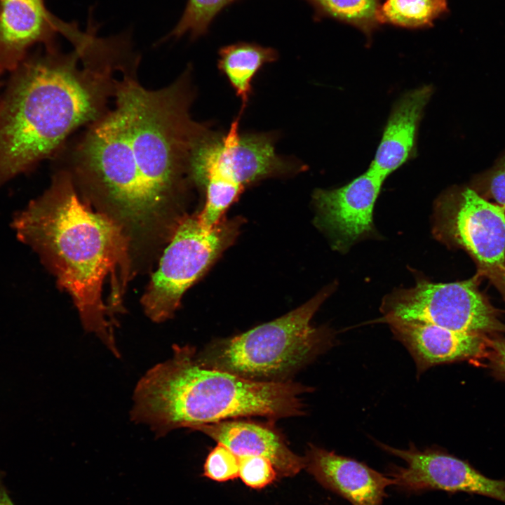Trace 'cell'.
<instances>
[{
    "label": "cell",
    "instance_id": "277c9868",
    "mask_svg": "<svg viewBox=\"0 0 505 505\" xmlns=\"http://www.w3.org/2000/svg\"><path fill=\"white\" fill-rule=\"evenodd\" d=\"M310 389L292 381H256L210 368L198 361L194 347L175 344L172 356L137 382L130 414L161 438L229 419L302 415V395Z\"/></svg>",
    "mask_w": 505,
    "mask_h": 505
},
{
    "label": "cell",
    "instance_id": "3957f363",
    "mask_svg": "<svg viewBox=\"0 0 505 505\" xmlns=\"http://www.w3.org/2000/svg\"><path fill=\"white\" fill-rule=\"evenodd\" d=\"M13 227L70 295L85 330L119 357L112 314L123 312L134 277L121 230L81 198L62 168L42 195L15 215Z\"/></svg>",
    "mask_w": 505,
    "mask_h": 505
},
{
    "label": "cell",
    "instance_id": "7c38bea8",
    "mask_svg": "<svg viewBox=\"0 0 505 505\" xmlns=\"http://www.w3.org/2000/svg\"><path fill=\"white\" fill-rule=\"evenodd\" d=\"M78 29L53 16L44 0H0V67L13 71L32 45L55 47L57 33L69 40Z\"/></svg>",
    "mask_w": 505,
    "mask_h": 505
},
{
    "label": "cell",
    "instance_id": "d6986e66",
    "mask_svg": "<svg viewBox=\"0 0 505 505\" xmlns=\"http://www.w3.org/2000/svg\"><path fill=\"white\" fill-rule=\"evenodd\" d=\"M315 18H330L361 31L369 40L379 27L377 12L382 0H305Z\"/></svg>",
    "mask_w": 505,
    "mask_h": 505
},
{
    "label": "cell",
    "instance_id": "603a6c76",
    "mask_svg": "<svg viewBox=\"0 0 505 505\" xmlns=\"http://www.w3.org/2000/svg\"><path fill=\"white\" fill-rule=\"evenodd\" d=\"M479 194L492 198L505 209V154L499 162L478 180Z\"/></svg>",
    "mask_w": 505,
    "mask_h": 505
},
{
    "label": "cell",
    "instance_id": "e0dca14e",
    "mask_svg": "<svg viewBox=\"0 0 505 505\" xmlns=\"http://www.w3.org/2000/svg\"><path fill=\"white\" fill-rule=\"evenodd\" d=\"M278 52L271 48L250 42H238L222 47L217 67L241 99L243 112L252 94V81L266 64L276 61Z\"/></svg>",
    "mask_w": 505,
    "mask_h": 505
},
{
    "label": "cell",
    "instance_id": "ffe728a7",
    "mask_svg": "<svg viewBox=\"0 0 505 505\" xmlns=\"http://www.w3.org/2000/svg\"><path fill=\"white\" fill-rule=\"evenodd\" d=\"M237 1L187 0L180 20L165 39H178L189 34L195 39L206 34L217 15Z\"/></svg>",
    "mask_w": 505,
    "mask_h": 505
},
{
    "label": "cell",
    "instance_id": "52a82bcc",
    "mask_svg": "<svg viewBox=\"0 0 505 505\" xmlns=\"http://www.w3.org/2000/svg\"><path fill=\"white\" fill-rule=\"evenodd\" d=\"M241 219L205 226L198 214L187 215L165 248L141 297L145 315L153 322L171 318L184 293L197 281L236 238Z\"/></svg>",
    "mask_w": 505,
    "mask_h": 505
},
{
    "label": "cell",
    "instance_id": "5bb4252c",
    "mask_svg": "<svg viewBox=\"0 0 505 505\" xmlns=\"http://www.w3.org/2000/svg\"><path fill=\"white\" fill-rule=\"evenodd\" d=\"M384 321L412 356L417 375L435 365L479 357L488 344L479 334L454 331L426 323L397 319Z\"/></svg>",
    "mask_w": 505,
    "mask_h": 505
},
{
    "label": "cell",
    "instance_id": "4fadbf2b",
    "mask_svg": "<svg viewBox=\"0 0 505 505\" xmlns=\"http://www.w3.org/2000/svg\"><path fill=\"white\" fill-rule=\"evenodd\" d=\"M304 469L324 488L348 500L352 505H382L385 489L394 480L363 462L309 444Z\"/></svg>",
    "mask_w": 505,
    "mask_h": 505
},
{
    "label": "cell",
    "instance_id": "7a4b0ae2",
    "mask_svg": "<svg viewBox=\"0 0 505 505\" xmlns=\"http://www.w3.org/2000/svg\"><path fill=\"white\" fill-rule=\"evenodd\" d=\"M25 59L0 99V187L56 155L67 137L109 108L127 68L111 46L95 42Z\"/></svg>",
    "mask_w": 505,
    "mask_h": 505
},
{
    "label": "cell",
    "instance_id": "30bf717a",
    "mask_svg": "<svg viewBox=\"0 0 505 505\" xmlns=\"http://www.w3.org/2000/svg\"><path fill=\"white\" fill-rule=\"evenodd\" d=\"M384 451L402 459L405 467H388L387 475L396 488L407 494L428 490L466 492L496 499L505 503V480L490 478L468 462L434 447L419 450L413 443L398 449L377 441Z\"/></svg>",
    "mask_w": 505,
    "mask_h": 505
},
{
    "label": "cell",
    "instance_id": "44dd1931",
    "mask_svg": "<svg viewBox=\"0 0 505 505\" xmlns=\"http://www.w3.org/2000/svg\"><path fill=\"white\" fill-rule=\"evenodd\" d=\"M238 457L217 443L206 459L203 476L216 482H226L238 478Z\"/></svg>",
    "mask_w": 505,
    "mask_h": 505
},
{
    "label": "cell",
    "instance_id": "484cf974",
    "mask_svg": "<svg viewBox=\"0 0 505 505\" xmlns=\"http://www.w3.org/2000/svg\"><path fill=\"white\" fill-rule=\"evenodd\" d=\"M4 70L0 67V85H1V76L3 73Z\"/></svg>",
    "mask_w": 505,
    "mask_h": 505
},
{
    "label": "cell",
    "instance_id": "ba28073f",
    "mask_svg": "<svg viewBox=\"0 0 505 505\" xmlns=\"http://www.w3.org/2000/svg\"><path fill=\"white\" fill-rule=\"evenodd\" d=\"M382 311L384 321L426 323L479 335L505 332V325L473 280L448 283L421 281L388 297Z\"/></svg>",
    "mask_w": 505,
    "mask_h": 505
},
{
    "label": "cell",
    "instance_id": "6da1fadb",
    "mask_svg": "<svg viewBox=\"0 0 505 505\" xmlns=\"http://www.w3.org/2000/svg\"><path fill=\"white\" fill-rule=\"evenodd\" d=\"M135 71L123 74L114 106L86 126L61 168L81 198L121 230L140 274L187 215L191 153L210 128L191 116V68L156 90L143 87Z\"/></svg>",
    "mask_w": 505,
    "mask_h": 505
},
{
    "label": "cell",
    "instance_id": "cb8c5ba5",
    "mask_svg": "<svg viewBox=\"0 0 505 505\" xmlns=\"http://www.w3.org/2000/svg\"><path fill=\"white\" fill-rule=\"evenodd\" d=\"M488 342L491 367L499 377L505 379V338H497Z\"/></svg>",
    "mask_w": 505,
    "mask_h": 505
},
{
    "label": "cell",
    "instance_id": "2e32d148",
    "mask_svg": "<svg viewBox=\"0 0 505 505\" xmlns=\"http://www.w3.org/2000/svg\"><path fill=\"white\" fill-rule=\"evenodd\" d=\"M433 88L424 85L394 103L369 170L384 180L415 153L419 126Z\"/></svg>",
    "mask_w": 505,
    "mask_h": 505
},
{
    "label": "cell",
    "instance_id": "9c48e42d",
    "mask_svg": "<svg viewBox=\"0 0 505 505\" xmlns=\"http://www.w3.org/2000/svg\"><path fill=\"white\" fill-rule=\"evenodd\" d=\"M438 208V235L468 252L488 275L505 279V209L470 187L450 190Z\"/></svg>",
    "mask_w": 505,
    "mask_h": 505
},
{
    "label": "cell",
    "instance_id": "8992f818",
    "mask_svg": "<svg viewBox=\"0 0 505 505\" xmlns=\"http://www.w3.org/2000/svg\"><path fill=\"white\" fill-rule=\"evenodd\" d=\"M242 112L229 130H211L196 143L191 156L190 177L204 191L206 201L198 214L212 227L248 186L260 180L298 173L304 166L277 154L275 139L269 133L239 132Z\"/></svg>",
    "mask_w": 505,
    "mask_h": 505
},
{
    "label": "cell",
    "instance_id": "7402d4cb",
    "mask_svg": "<svg viewBox=\"0 0 505 505\" xmlns=\"http://www.w3.org/2000/svg\"><path fill=\"white\" fill-rule=\"evenodd\" d=\"M238 477L248 487L262 489L271 484L278 473L273 464L267 458L260 456L239 457Z\"/></svg>",
    "mask_w": 505,
    "mask_h": 505
},
{
    "label": "cell",
    "instance_id": "8fae6325",
    "mask_svg": "<svg viewBox=\"0 0 505 505\" xmlns=\"http://www.w3.org/2000/svg\"><path fill=\"white\" fill-rule=\"evenodd\" d=\"M384 181L368 169L341 187L314 191L318 224L332 236L337 248L348 247L372 230L374 206Z\"/></svg>",
    "mask_w": 505,
    "mask_h": 505
},
{
    "label": "cell",
    "instance_id": "9a60e30c",
    "mask_svg": "<svg viewBox=\"0 0 505 505\" xmlns=\"http://www.w3.org/2000/svg\"><path fill=\"white\" fill-rule=\"evenodd\" d=\"M236 456H260L269 459L279 477H292L304 469V457L294 453L282 435L269 425L248 420L228 419L197 426Z\"/></svg>",
    "mask_w": 505,
    "mask_h": 505
},
{
    "label": "cell",
    "instance_id": "d4e9b609",
    "mask_svg": "<svg viewBox=\"0 0 505 505\" xmlns=\"http://www.w3.org/2000/svg\"><path fill=\"white\" fill-rule=\"evenodd\" d=\"M0 505H14L0 476Z\"/></svg>",
    "mask_w": 505,
    "mask_h": 505
},
{
    "label": "cell",
    "instance_id": "ac0fdd59",
    "mask_svg": "<svg viewBox=\"0 0 505 505\" xmlns=\"http://www.w3.org/2000/svg\"><path fill=\"white\" fill-rule=\"evenodd\" d=\"M448 12L447 0H384L377 12L379 23L410 29H424Z\"/></svg>",
    "mask_w": 505,
    "mask_h": 505
},
{
    "label": "cell",
    "instance_id": "5b68a950",
    "mask_svg": "<svg viewBox=\"0 0 505 505\" xmlns=\"http://www.w3.org/2000/svg\"><path fill=\"white\" fill-rule=\"evenodd\" d=\"M329 292L325 289L277 319L211 343L196 354L198 361L252 380L283 381L332 346L331 332L311 324Z\"/></svg>",
    "mask_w": 505,
    "mask_h": 505
}]
</instances>
